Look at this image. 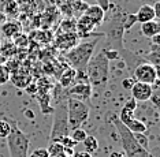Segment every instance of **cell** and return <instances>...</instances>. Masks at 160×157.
<instances>
[{"label": "cell", "mask_w": 160, "mask_h": 157, "mask_svg": "<svg viewBox=\"0 0 160 157\" xmlns=\"http://www.w3.org/2000/svg\"><path fill=\"white\" fill-rule=\"evenodd\" d=\"M101 37H104L103 33H93L90 37H88L89 40L78 42L74 48L67 51L64 53V57L67 60L68 67L74 68L77 74H83L89 60L94 55V49H96V45L99 42V38Z\"/></svg>", "instance_id": "1"}, {"label": "cell", "mask_w": 160, "mask_h": 157, "mask_svg": "<svg viewBox=\"0 0 160 157\" xmlns=\"http://www.w3.org/2000/svg\"><path fill=\"white\" fill-rule=\"evenodd\" d=\"M85 74L92 87H104L107 85L110 75V60L105 57L104 51H100L89 60Z\"/></svg>", "instance_id": "2"}, {"label": "cell", "mask_w": 160, "mask_h": 157, "mask_svg": "<svg viewBox=\"0 0 160 157\" xmlns=\"http://www.w3.org/2000/svg\"><path fill=\"white\" fill-rule=\"evenodd\" d=\"M123 11H116L110 19L105 22V30L104 37L107 40V45L105 49H114L121 55L125 51V44H123V34H125V29H123Z\"/></svg>", "instance_id": "3"}, {"label": "cell", "mask_w": 160, "mask_h": 157, "mask_svg": "<svg viewBox=\"0 0 160 157\" xmlns=\"http://www.w3.org/2000/svg\"><path fill=\"white\" fill-rule=\"evenodd\" d=\"M111 123L114 125L116 133L119 134L123 153L126 157H153L149 150H145L137 144L133 133L130 131L118 118H111Z\"/></svg>", "instance_id": "4"}, {"label": "cell", "mask_w": 160, "mask_h": 157, "mask_svg": "<svg viewBox=\"0 0 160 157\" xmlns=\"http://www.w3.org/2000/svg\"><path fill=\"white\" fill-rule=\"evenodd\" d=\"M11 125V131L7 137V146H8L10 157H28L30 138L18 127L15 122L8 120Z\"/></svg>", "instance_id": "5"}, {"label": "cell", "mask_w": 160, "mask_h": 157, "mask_svg": "<svg viewBox=\"0 0 160 157\" xmlns=\"http://www.w3.org/2000/svg\"><path fill=\"white\" fill-rule=\"evenodd\" d=\"M70 134L67 119V103H58L53 109V122L49 134V142H59Z\"/></svg>", "instance_id": "6"}, {"label": "cell", "mask_w": 160, "mask_h": 157, "mask_svg": "<svg viewBox=\"0 0 160 157\" xmlns=\"http://www.w3.org/2000/svg\"><path fill=\"white\" fill-rule=\"evenodd\" d=\"M67 119L68 130H75L81 127L89 119V107L86 103L75 98H67Z\"/></svg>", "instance_id": "7"}, {"label": "cell", "mask_w": 160, "mask_h": 157, "mask_svg": "<svg viewBox=\"0 0 160 157\" xmlns=\"http://www.w3.org/2000/svg\"><path fill=\"white\" fill-rule=\"evenodd\" d=\"M133 78L136 82L153 85V83L159 82V68H156L155 66L145 61V63L138 64L133 70Z\"/></svg>", "instance_id": "8"}, {"label": "cell", "mask_w": 160, "mask_h": 157, "mask_svg": "<svg viewBox=\"0 0 160 157\" xmlns=\"http://www.w3.org/2000/svg\"><path fill=\"white\" fill-rule=\"evenodd\" d=\"M92 90L93 87L89 85V82H78L75 85L70 86L67 89V93L70 94L68 98H75V100H79V101H88L90 96H92Z\"/></svg>", "instance_id": "9"}, {"label": "cell", "mask_w": 160, "mask_h": 157, "mask_svg": "<svg viewBox=\"0 0 160 157\" xmlns=\"http://www.w3.org/2000/svg\"><path fill=\"white\" fill-rule=\"evenodd\" d=\"M79 38L78 34L75 32L72 33H59L55 38V47L58 49H62V51H70L71 48H74L75 45L79 42Z\"/></svg>", "instance_id": "10"}, {"label": "cell", "mask_w": 160, "mask_h": 157, "mask_svg": "<svg viewBox=\"0 0 160 157\" xmlns=\"http://www.w3.org/2000/svg\"><path fill=\"white\" fill-rule=\"evenodd\" d=\"M96 23L88 18L86 15H81L77 18V25H75V33L79 38H88L93 34V30L96 29Z\"/></svg>", "instance_id": "11"}, {"label": "cell", "mask_w": 160, "mask_h": 157, "mask_svg": "<svg viewBox=\"0 0 160 157\" xmlns=\"http://www.w3.org/2000/svg\"><path fill=\"white\" fill-rule=\"evenodd\" d=\"M130 92L136 101H148L153 93V89H152V85H148V83L134 82Z\"/></svg>", "instance_id": "12"}, {"label": "cell", "mask_w": 160, "mask_h": 157, "mask_svg": "<svg viewBox=\"0 0 160 157\" xmlns=\"http://www.w3.org/2000/svg\"><path fill=\"white\" fill-rule=\"evenodd\" d=\"M23 32V26L18 19H7L0 26V33L6 38H14L17 34Z\"/></svg>", "instance_id": "13"}, {"label": "cell", "mask_w": 160, "mask_h": 157, "mask_svg": "<svg viewBox=\"0 0 160 157\" xmlns=\"http://www.w3.org/2000/svg\"><path fill=\"white\" fill-rule=\"evenodd\" d=\"M40 17H41V25H44L45 27H51L60 18V12L56 6L48 4V7H47L44 11V14Z\"/></svg>", "instance_id": "14"}, {"label": "cell", "mask_w": 160, "mask_h": 157, "mask_svg": "<svg viewBox=\"0 0 160 157\" xmlns=\"http://www.w3.org/2000/svg\"><path fill=\"white\" fill-rule=\"evenodd\" d=\"M134 15H136V19H137L138 23H145V22H149V21H156L153 6H151V4H142Z\"/></svg>", "instance_id": "15"}, {"label": "cell", "mask_w": 160, "mask_h": 157, "mask_svg": "<svg viewBox=\"0 0 160 157\" xmlns=\"http://www.w3.org/2000/svg\"><path fill=\"white\" fill-rule=\"evenodd\" d=\"M136 108H137V101L132 97L130 100L126 101L125 107L122 108L121 115H119L118 119L121 120L123 125H126L127 122H130L132 119H134V111H136Z\"/></svg>", "instance_id": "16"}, {"label": "cell", "mask_w": 160, "mask_h": 157, "mask_svg": "<svg viewBox=\"0 0 160 157\" xmlns=\"http://www.w3.org/2000/svg\"><path fill=\"white\" fill-rule=\"evenodd\" d=\"M10 81H11L12 85L17 86L18 89H25V87L32 82V75L26 71L18 70L17 72H14V74L10 75Z\"/></svg>", "instance_id": "17"}, {"label": "cell", "mask_w": 160, "mask_h": 157, "mask_svg": "<svg viewBox=\"0 0 160 157\" xmlns=\"http://www.w3.org/2000/svg\"><path fill=\"white\" fill-rule=\"evenodd\" d=\"M3 11L2 12L7 17V19H17L21 15V10H19V4L14 0H4L3 2Z\"/></svg>", "instance_id": "18"}, {"label": "cell", "mask_w": 160, "mask_h": 157, "mask_svg": "<svg viewBox=\"0 0 160 157\" xmlns=\"http://www.w3.org/2000/svg\"><path fill=\"white\" fill-rule=\"evenodd\" d=\"M83 15H86L88 18H90V19L96 23V26H100L101 23H104L105 12L97 4H93V6L89 4V7L86 8L85 12H83Z\"/></svg>", "instance_id": "19"}, {"label": "cell", "mask_w": 160, "mask_h": 157, "mask_svg": "<svg viewBox=\"0 0 160 157\" xmlns=\"http://www.w3.org/2000/svg\"><path fill=\"white\" fill-rule=\"evenodd\" d=\"M75 76H77V71L71 67H66L62 71V75H59V85L64 89H68L74 83Z\"/></svg>", "instance_id": "20"}, {"label": "cell", "mask_w": 160, "mask_h": 157, "mask_svg": "<svg viewBox=\"0 0 160 157\" xmlns=\"http://www.w3.org/2000/svg\"><path fill=\"white\" fill-rule=\"evenodd\" d=\"M160 33V23L158 21H149L141 23V34L147 38H152L153 36Z\"/></svg>", "instance_id": "21"}, {"label": "cell", "mask_w": 160, "mask_h": 157, "mask_svg": "<svg viewBox=\"0 0 160 157\" xmlns=\"http://www.w3.org/2000/svg\"><path fill=\"white\" fill-rule=\"evenodd\" d=\"M75 25H77V18L74 17H67L63 18L59 23V33H72L75 32ZM58 33V34H59Z\"/></svg>", "instance_id": "22"}, {"label": "cell", "mask_w": 160, "mask_h": 157, "mask_svg": "<svg viewBox=\"0 0 160 157\" xmlns=\"http://www.w3.org/2000/svg\"><path fill=\"white\" fill-rule=\"evenodd\" d=\"M38 94V103L41 107L42 114H51L53 112V109L49 107L51 105V94L49 93H37Z\"/></svg>", "instance_id": "23"}, {"label": "cell", "mask_w": 160, "mask_h": 157, "mask_svg": "<svg viewBox=\"0 0 160 157\" xmlns=\"http://www.w3.org/2000/svg\"><path fill=\"white\" fill-rule=\"evenodd\" d=\"M127 129H129L130 131H132L133 134H136V133H145V131L148 130V127L145 123H142L141 120H138V119H132L130 122H127L126 125H125Z\"/></svg>", "instance_id": "24"}, {"label": "cell", "mask_w": 160, "mask_h": 157, "mask_svg": "<svg viewBox=\"0 0 160 157\" xmlns=\"http://www.w3.org/2000/svg\"><path fill=\"white\" fill-rule=\"evenodd\" d=\"M71 4V10H72V17L74 18H79L81 15H83V12L86 11V8L89 7V4L83 0H79V2H70Z\"/></svg>", "instance_id": "25"}, {"label": "cell", "mask_w": 160, "mask_h": 157, "mask_svg": "<svg viewBox=\"0 0 160 157\" xmlns=\"http://www.w3.org/2000/svg\"><path fill=\"white\" fill-rule=\"evenodd\" d=\"M83 144V150L88 152V153H94L99 149V142H97V138H94L93 135H88L85 140L82 141Z\"/></svg>", "instance_id": "26"}, {"label": "cell", "mask_w": 160, "mask_h": 157, "mask_svg": "<svg viewBox=\"0 0 160 157\" xmlns=\"http://www.w3.org/2000/svg\"><path fill=\"white\" fill-rule=\"evenodd\" d=\"M29 36L25 34V33H19V34H17L15 37L12 38V44L17 47V48H26V47L29 45Z\"/></svg>", "instance_id": "27"}, {"label": "cell", "mask_w": 160, "mask_h": 157, "mask_svg": "<svg viewBox=\"0 0 160 157\" xmlns=\"http://www.w3.org/2000/svg\"><path fill=\"white\" fill-rule=\"evenodd\" d=\"M17 51L18 48L12 44V41H8L0 48V53L3 55V57H12L14 55H17Z\"/></svg>", "instance_id": "28"}, {"label": "cell", "mask_w": 160, "mask_h": 157, "mask_svg": "<svg viewBox=\"0 0 160 157\" xmlns=\"http://www.w3.org/2000/svg\"><path fill=\"white\" fill-rule=\"evenodd\" d=\"M68 135L71 137V140L74 142H77V144H82V141L88 137V134H86V131L83 130L82 127H78V129H75V130H71Z\"/></svg>", "instance_id": "29"}, {"label": "cell", "mask_w": 160, "mask_h": 157, "mask_svg": "<svg viewBox=\"0 0 160 157\" xmlns=\"http://www.w3.org/2000/svg\"><path fill=\"white\" fill-rule=\"evenodd\" d=\"M52 33H51V30H40V29H37V32H36V40H37L38 42H49L52 41Z\"/></svg>", "instance_id": "30"}, {"label": "cell", "mask_w": 160, "mask_h": 157, "mask_svg": "<svg viewBox=\"0 0 160 157\" xmlns=\"http://www.w3.org/2000/svg\"><path fill=\"white\" fill-rule=\"evenodd\" d=\"M136 23H137V19L134 14H126V12L123 14V29H125V32L130 30Z\"/></svg>", "instance_id": "31"}, {"label": "cell", "mask_w": 160, "mask_h": 157, "mask_svg": "<svg viewBox=\"0 0 160 157\" xmlns=\"http://www.w3.org/2000/svg\"><path fill=\"white\" fill-rule=\"evenodd\" d=\"M47 152H48L49 156H56L60 155V153H64V148L62 146L60 142H49V146L47 148Z\"/></svg>", "instance_id": "32"}, {"label": "cell", "mask_w": 160, "mask_h": 157, "mask_svg": "<svg viewBox=\"0 0 160 157\" xmlns=\"http://www.w3.org/2000/svg\"><path fill=\"white\" fill-rule=\"evenodd\" d=\"M134 138H136L137 144L140 145L142 149H145V150H149V138L145 135V133H136L133 134Z\"/></svg>", "instance_id": "33"}, {"label": "cell", "mask_w": 160, "mask_h": 157, "mask_svg": "<svg viewBox=\"0 0 160 157\" xmlns=\"http://www.w3.org/2000/svg\"><path fill=\"white\" fill-rule=\"evenodd\" d=\"M11 131V125L8 120L0 119V138H7Z\"/></svg>", "instance_id": "34"}, {"label": "cell", "mask_w": 160, "mask_h": 157, "mask_svg": "<svg viewBox=\"0 0 160 157\" xmlns=\"http://www.w3.org/2000/svg\"><path fill=\"white\" fill-rule=\"evenodd\" d=\"M10 81V72L6 68V66L0 64V86L4 85V83H7Z\"/></svg>", "instance_id": "35"}, {"label": "cell", "mask_w": 160, "mask_h": 157, "mask_svg": "<svg viewBox=\"0 0 160 157\" xmlns=\"http://www.w3.org/2000/svg\"><path fill=\"white\" fill-rule=\"evenodd\" d=\"M28 157H49V155H48V152H47V149L38 148V149H34V150L30 153V156H28Z\"/></svg>", "instance_id": "36"}, {"label": "cell", "mask_w": 160, "mask_h": 157, "mask_svg": "<svg viewBox=\"0 0 160 157\" xmlns=\"http://www.w3.org/2000/svg\"><path fill=\"white\" fill-rule=\"evenodd\" d=\"M25 90L29 93V94H32V96H36V94L38 93V87H37V83L36 82H30L29 85L25 87Z\"/></svg>", "instance_id": "37"}, {"label": "cell", "mask_w": 160, "mask_h": 157, "mask_svg": "<svg viewBox=\"0 0 160 157\" xmlns=\"http://www.w3.org/2000/svg\"><path fill=\"white\" fill-rule=\"evenodd\" d=\"M94 2H96V4L100 7L101 10L104 11H108L110 10V7H111V4H110V0H94Z\"/></svg>", "instance_id": "38"}, {"label": "cell", "mask_w": 160, "mask_h": 157, "mask_svg": "<svg viewBox=\"0 0 160 157\" xmlns=\"http://www.w3.org/2000/svg\"><path fill=\"white\" fill-rule=\"evenodd\" d=\"M136 82L134 81V78H127V79H123V82H122V86L125 87V89H132V86H133V83Z\"/></svg>", "instance_id": "39"}, {"label": "cell", "mask_w": 160, "mask_h": 157, "mask_svg": "<svg viewBox=\"0 0 160 157\" xmlns=\"http://www.w3.org/2000/svg\"><path fill=\"white\" fill-rule=\"evenodd\" d=\"M71 157H92V155L85 150H81V152H74L71 155Z\"/></svg>", "instance_id": "40"}, {"label": "cell", "mask_w": 160, "mask_h": 157, "mask_svg": "<svg viewBox=\"0 0 160 157\" xmlns=\"http://www.w3.org/2000/svg\"><path fill=\"white\" fill-rule=\"evenodd\" d=\"M153 10H155V15H156V19L160 18V2H156L153 4Z\"/></svg>", "instance_id": "41"}, {"label": "cell", "mask_w": 160, "mask_h": 157, "mask_svg": "<svg viewBox=\"0 0 160 157\" xmlns=\"http://www.w3.org/2000/svg\"><path fill=\"white\" fill-rule=\"evenodd\" d=\"M149 100H152L156 107H159V93H152V96H151Z\"/></svg>", "instance_id": "42"}, {"label": "cell", "mask_w": 160, "mask_h": 157, "mask_svg": "<svg viewBox=\"0 0 160 157\" xmlns=\"http://www.w3.org/2000/svg\"><path fill=\"white\" fill-rule=\"evenodd\" d=\"M151 42L153 44V45H159V44H160V34L153 36V37L151 38Z\"/></svg>", "instance_id": "43"}, {"label": "cell", "mask_w": 160, "mask_h": 157, "mask_svg": "<svg viewBox=\"0 0 160 157\" xmlns=\"http://www.w3.org/2000/svg\"><path fill=\"white\" fill-rule=\"evenodd\" d=\"M108 157H126V156H125V153H123V152H118V150H115V152H112Z\"/></svg>", "instance_id": "44"}, {"label": "cell", "mask_w": 160, "mask_h": 157, "mask_svg": "<svg viewBox=\"0 0 160 157\" xmlns=\"http://www.w3.org/2000/svg\"><path fill=\"white\" fill-rule=\"evenodd\" d=\"M45 2L48 3V4H51V6H58L62 0H45Z\"/></svg>", "instance_id": "45"}, {"label": "cell", "mask_w": 160, "mask_h": 157, "mask_svg": "<svg viewBox=\"0 0 160 157\" xmlns=\"http://www.w3.org/2000/svg\"><path fill=\"white\" fill-rule=\"evenodd\" d=\"M6 21H7V17H6L3 12H2V11H0V26H2V25Z\"/></svg>", "instance_id": "46"}, {"label": "cell", "mask_w": 160, "mask_h": 157, "mask_svg": "<svg viewBox=\"0 0 160 157\" xmlns=\"http://www.w3.org/2000/svg\"><path fill=\"white\" fill-rule=\"evenodd\" d=\"M49 157H70L66 153H60V155H56V156H49Z\"/></svg>", "instance_id": "47"}, {"label": "cell", "mask_w": 160, "mask_h": 157, "mask_svg": "<svg viewBox=\"0 0 160 157\" xmlns=\"http://www.w3.org/2000/svg\"><path fill=\"white\" fill-rule=\"evenodd\" d=\"M68 2H79V0H68Z\"/></svg>", "instance_id": "48"}, {"label": "cell", "mask_w": 160, "mask_h": 157, "mask_svg": "<svg viewBox=\"0 0 160 157\" xmlns=\"http://www.w3.org/2000/svg\"><path fill=\"white\" fill-rule=\"evenodd\" d=\"M14 2H17V3H18V2H19V0H14Z\"/></svg>", "instance_id": "49"}]
</instances>
